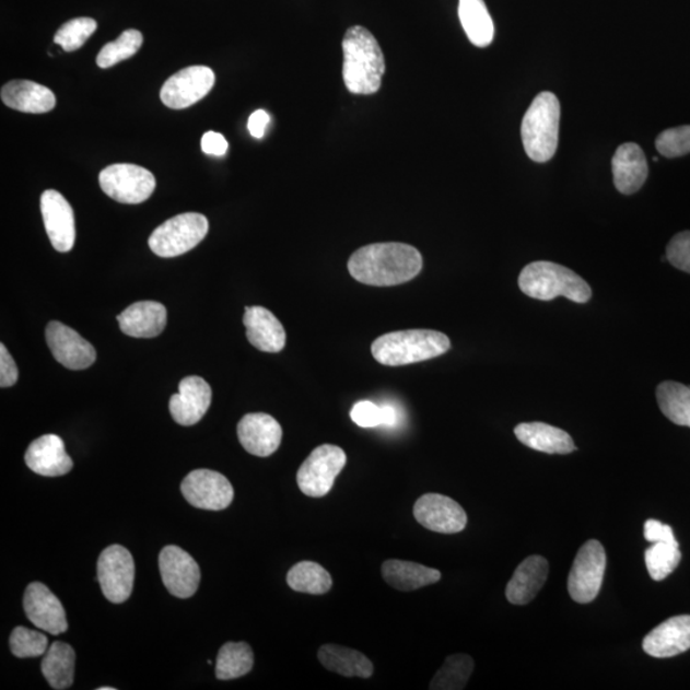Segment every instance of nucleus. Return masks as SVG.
<instances>
[{
	"label": "nucleus",
	"instance_id": "1",
	"mask_svg": "<svg viewBox=\"0 0 690 690\" xmlns=\"http://www.w3.org/2000/svg\"><path fill=\"white\" fill-rule=\"evenodd\" d=\"M422 267L419 249L398 242L362 247L348 261V270L358 282L374 286L407 283L420 274Z\"/></svg>",
	"mask_w": 690,
	"mask_h": 690
},
{
	"label": "nucleus",
	"instance_id": "2",
	"mask_svg": "<svg viewBox=\"0 0 690 690\" xmlns=\"http://www.w3.org/2000/svg\"><path fill=\"white\" fill-rule=\"evenodd\" d=\"M343 80L350 93L373 95L382 87L385 57L375 36L362 26L348 28L343 39Z\"/></svg>",
	"mask_w": 690,
	"mask_h": 690
},
{
	"label": "nucleus",
	"instance_id": "3",
	"mask_svg": "<svg viewBox=\"0 0 690 690\" xmlns=\"http://www.w3.org/2000/svg\"><path fill=\"white\" fill-rule=\"evenodd\" d=\"M451 350V339L435 330H404L378 337L371 351L384 366H406L443 355Z\"/></svg>",
	"mask_w": 690,
	"mask_h": 690
},
{
	"label": "nucleus",
	"instance_id": "4",
	"mask_svg": "<svg viewBox=\"0 0 690 690\" xmlns=\"http://www.w3.org/2000/svg\"><path fill=\"white\" fill-rule=\"evenodd\" d=\"M518 284L528 297L540 301H551L561 295L575 303H586L593 297L585 279L555 262L528 264L521 272Z\"/></svg>",
	"mask_w": 690,
	"mask_h": 690
},
{
	"label": "nucleus",
	"instance_id": "5",
	"mask_svg": "<svg viewBox=\"0 0 690 690\" xmlns=\"http://www.w3.org/2000/svg\"><path fill=\"white\" fill-rule=\"evenodd\" d=\"M560 103L549 91L537 95L522 122V140L529 159L546 163L557 153Z\"/></svg>",
	"mask_w": 690,
	"mask_h": 690
},
{
	"label": "nucleus",
	"instance_id": "6",
	"mask_svg": "<svg viewBox=\"0 0 690 690\" xmlns=\"http://www.w3.org/2000/svg\"><path fill=\"white\" fill-rule=\"evenodd\" d=\"M209 222L199 212H186L166 220L151 234V252L161 257H177L191 252L207 237Z\"/></svg>",
	"mask_w": 690,
	"mask_h": 690
},
{
	"label": "nucleus",
	"instance_id": "7",
	"mask_svg": "<svg viewBox=\"0 0 690 690\" xmlns=\"http://www.w3.org/2000/svg\"><path fill=\"white\" fill-rule=\"evenodd\" d=\"M346 465L347 454L341 447L330 444L316 447L299 469L300 490L309 498L328 495Z\"/></svg>",
	"mask_w": 690,
	"mask_h": 690
},
{
	"label": "nucleus",
	"instance_id": "8",
	"mask_svg": "<svg viewBox=\"0 0 690 690\" xmlns=\"http://www.w3.org/2000/svg\"><path fill=\"white\" fill-rule=\"evenodd\" d=\"M606 569L601 542L589 540L580 549L568 578L569 595L575 603L589 604L600 594Z\"/></svg>",
	"mask_w": 690,
	"mask_h": 690
},
{
	"label": "nucleus",
	"instance_id": "9",
	"mask_svg": "<svg viewBox=\"0 0 690 690\" xmlns=\"http://www.w3.org/2000/svg\"><path fill=\"white\" fill-rule=\"evenodd\" d=\"M103 191L120 203H141L153 195L156 187L154 174L133 164L106 166L98 176Z\"/></svg>",
	"mask_w": 690,
	"mask_h": 690
},
{
	"label": "nucleus",
	"instance_id": "10",
	"mask_svg": "<svg viewBox=\"0 0 690 690\" xmlns=\"http://www.w3.org/2000/svg\"><path fill=\"white\" fill-rule=\"evenodd\" d=\"M97 580L106 600L124 604L131 597L135 582V561L124 546L112 545L97 560Z\"/></svg>",
	"mask_w": 690,
	"mask_h": 690
},
{
	"label": "nucleus",
	"instance_id": "11",
	"mask_svg": "<svg viewBox=\"0 0 690 690\" xmlns=\"http://www.w3.org/2000/svg\"><path fill=\"white\" fill-rule=\"evenodd\" d=\"M182 494L199 510L219 512L233 502L232 483L222 473L210 469H196L180 484Z\"/></svg>",
	"mask_w": 690,
	"mask_h": 690
},
{
	"label": "nucleus",
	"instance_id": "12",
	"mask_svg": "<svg viewBox=\"0 0 690 690\" xmlns=\"http://www.w3.org/2000/svg\"><path fill=\"white\" fill-rule=\"evenodd\" d=\"M214 83L215 74L209 67H187L166 80L161 98L171 109H186L202 101L214 87Z\"/></svg>",
	"mask_w": 690,
	"mask_h": 690
},
{
	"label": "nucleus",
	"instance_id": "13",
	"mask_svg": "<svg viewBox=\"0 0 690 690\" xmlns=\"http://www.w3.org/2000/svg\"><path fill=\"white\" fill-rule=\"evenodd\" d=\"M159 569L169 594L179 598L192 597L199 589L201 572L199 564L178 546H165L159 555Z\"/></svg>",
	"mask_w": 690,
	"mask_h": 690
},
{
	"label": "nucleus",
	"instance_id": "14",
	"mask_svg": "<svg viewBox=\"0 0 690 690\" xmlns=\"http://www.w3.org/2000/svg\"><path fill=\"white\" fill-rule=\"evenodd\" d=\"M413 515L422 527L443 535L459 534L468 523L464 507L442 494L421 496L414 504Z\"/></svg>",
	"mask_w": 690,
	"mask_h": 690
},
{
	"label": "nucleus",
	"instance_id": "15",
	"mask_svg": "<svg viewBox=\"0 0 690 690\" xmlns=\"http://www.w3.org/2000/svg\"><path fill=\"white\" fill-rule=\"evenodd\" d=\"M49 350L68 370H85L96 361V351L80 334L59 321H51L45 331Z\"/></svg>",
	"mask_w": 690,
	"mask_h": 690
},
{
	"label": "nucleus",
	"instance_id": "16",
	"mask_svg": "<svg viewBox=\"0 0 690 690\" xmlns=\"http://www.w3.org/2000/svg\"><path fill=\"white\" fill-rule=\"evenodd\" d=\"M40 209L45 230L58 253H70L75 241L74 214L70 202L55 189L42 195Z\"/></svg>",
	"mask_w": 690,
	"mask_h": 690
},
{
	"label": "nucleus",
	"instance_id": "17",
	"mask_svg": "<svg viewBox=\"0 0 690 690\" xmlns=\"http://www.w3.org/2000/svg\"><path fill=\"white\" fill-rule=\"evenodd\" d=\"M26 617L43 631L59 635L68 631L66 611L58 597L40 582H34L25 590Z\"/></svg>",
	"mask_w": 690,
	"mask_h": 690
},
{
	"label": "nucleus",
	"instance_id": "18",
	"mask_svg": "<svg viewBox=\"0 0 690 690\" xmlns=\"http://www.w3.org/2000/svg\"><path fill=\"white\" fill-rule=\"evenodd\" d=\"M179 393L169 401L173 420L180 426H194L202 420L211 406L210 385L200 376H188L179 383Z\"/></svg>",
	"mask_w": 690,
	"mask_h": 690
},
{
	"label": "nucleus",
	"instance_id": "19",
	"mask_svg": "<svg viewBox=\"0 0 690 690\" xmlns=\"http://www.w3.org/2000/svg\"><path fill=\"white\" fill-rule=\"evenodd\" d=\"M242 446L256 457L267 458L274 454L282 443L283 429L267 413H248L237 428Z\"/></svg>",
	"mask_w": 690,
	"mask_h": 690
},
{
	"label": "nucleus",
	"instance_id": "20",
	"mask_svg": "<svg viewBox=\"0 0 690 690\" xmlns=\"http://www.w3.org/2000/svg\"><path fill=\"white\" fill-rule=\"evenodd\" d=\"M25 461L33 472L45 477L65 476L73 468L65 442L57 435H44L34 440L27 447Z\"/></svg>",
	"mask_w": 690,
	"mask_h": 690
},
{
	"label": "nucleus",
	"instance_id": "21",
	"mask_svg": "<svg viewBox=\"0 0 690 690\" xmlns=\"http://www.w3.org/2000/svg\"><path fill=\"white\" fill-rule=\"evenodd\" d=\"M643 650L656 658L685 654L690 650V616H679L664 621L643 640Z\"/></svg>",
	"mask_w": 690,
	"mask_h": 690
},
{
	"label": "nucleus",
	"instance_id": "22",
	"mask_svg": "<svg viewBox=\"0 0 690 690\" xmlns=\"http://www.w3.org/2000/svg\"><path fill=\"white\" fill-rule=\"evenodd\" d=\"M244 324L247 339L257 350L278 353L285 347V330L282 323L268 308L253 306L245 308Z\"/></svg>",
	"mask_w": 690,
	"mask_h": 690
},
{
	"label": "nucleus",
	"instance_id": "23",
	"mask_svg": "<svg viewBox=\"0 0 690 690\" xmlns=\"http://www.w3.org/2000/svg\"><path fill=\"white\" fill-rule=\"evenodd\" d=\"M613 184L620 194L633 195L639 192L648 177L647 159L636 143H624L613 155Z\"/></svg>",
	"mask_w": 690,
	"mask_h": 690
},
{
	"label": "nucleus",
	"instance_id": "24",
	"mask_svg": "<svg viewBox=\"0 0 690 690\" xmlns=\"http://www.w3.org/2000/svg\"><path fill=\"white\" fill-rule=\"evenodd\" d=\"M549 571V561L543 557L533 555L523 560L507 583V601L513 605H527L533 601L548 581Z\"/></svg>",
	"mask_w": 690,
	"mask_h": 690
},
{
	"label": "nucleus",
	"instance_id": "25",
	"mask_svg": "<svg viewBox=\"0 0 690 690\" xmlns=\"http://www.w3.org/2000/svg\"><path fill=\"white\" fill-rule=\"evenodd\" d=\"M166 308L154 301L136 302L118 315L119 328L132 338H155L166 326Z\"/></svg>",
	"mask_w": 690,
	"mask_h": 690
},
{
	"label": "nucleus",
	"instance_id": "26",
	"mask_svg": "<svg viewBox=\"0 0 690 690\" xmlns=\"http://www.w3.org/2000/svg\"><path fill=\"white\" fill-rule=\"evenodd\" d=\"M2 102L14 110L43 114L55 109L57 98L50 89L33 81L20 80L3 86Z\"/></svg>",
	"mask_w": 690,
	"mask_h": 690
},
{
	"label": "nucleus",
	"instance_id": "27",
	"mask_svg": "<svg viewBox=\"0 0 690 690\" xmlns=\"http://www.w3.org/2000/svg\"><path fill=\"white\" fill-rule=\"evenodd\" d=\"M514 434L522 444L537 452L565 455L577 451L568 432L548 423H521L514 429Z\"/></svg>",
	"mask_w": 690,
	"mask_h": 690
},
{
	"label": "nucleus",
	"instance_id": "28",
	"mask_svg": "<svg viewBox=\"0 0 690 690\" xmlns=\"http://www.w3.org/2000/svg\"><path fill=\"white\" fill-rule=\"evenodd\" d=\"M382 573L383 578L390 587L404 590V593L435 585L442 580V573L437 569L397 559L386 560L382 566Z\"/></svg>",
	"mask_w": 690,
	"mask_h": 690
},
{
	"label": "nucleus",
	"instance_id": "29",
	"mask_svg": "<svg viewBox=\"0 0 690 690\" xmlns=\"http://www.w3.org/2000/svg\"><path fill=\"white\" fill-rule=\"evenodd\" d=\"M317 656L325 669L343 675L346 678L373 677L374 664L360 651L341 647L338 644H324L318 650Z\"/></svg>",
	"mask_w": 690,
	"mask_h": 690
},
{
	"label": "nucleus",
	"instance_id": "30",
	"mask_svg": "<svg viewBox=\"0 0 690 690\" xmlns=\"http://www.w3.org/2000/svg\"><path fill=\"white\" fill-rule=\"evenodd\" d=\"M458 13L469 42L479 48L489 47L495 27L483 0H459Z\"/></svg>",
	"mask_w": 690,
	"mask_h": 690
},
{
	"label": "nucleus",
	"instance_id": "31",
	"mask_svg": "<svg viewBox=\"0 0 690 690\" xmlns=\"http://www.w3.org/2000/svg\"><path fill=\"white\" fill-rule=\"evenodd\" d=\"M75 654L70 644L55 642L45 652L42 671L52 689L71 688L74 679Z\"/></svg>",
	"mask_w": 690,
	"mask_h": 690
},
{
	"label": "nucleus",
	"instance_id": "32",
	"mask_svg": "<svg viewBox=\"0 0 690 690\" xmlns=\"http://www.w3.org/2000/svg\"><path fill=\"white\" fill-rule=\"evenodd\" d=\"M286 583L295 593L325 595L332 587L331 575L315 561H301L286 574Z\"/></svg>",
	"mask_w": 690,
	"mask_h": 690
},
{
	"label": "nucleus",
	"instance_id": "33",
	"mask_svg": "<svg viewBox=\"0 0 690 690\" xmlns=\"http://www.w3.org/2000/svg\"><path fill=\"white\" fill-rule=\"evenodd\" d=\"M254 667V652L246 642H227L217 658V678L233 680L245 677Z\"/></svg>",
	"mask_w": 690,
	"mask_h": 690
},
{
	"label": "nucleus",
	"instance_id": "34",
	"mask_svg": "<svg viewBox=\"0 0 690 690\" xmlns=\"http://www.w3.org/2000/svg\"><path fill=\"white\" fill-rule=\"evenodd\" d=\"M656 397L662 412L675 424L690 428V388L665 382L657 386Z\"/></svg>",
	"mask_w": 690,
	"mask_h": 690
},
{
	"label": "nucleus",
	"instance_id": "35",
	"mask_svg": "<svg viewBox=\"0 0 690 690\" xmlns=\"http://www.w3.org/2000/svg\"><path fill=\"white\" fill-rule=\"evenodd\" d=\"M475 669L471 656L465 654L452 655L432 679L431 690H460L467 687V682Z\"/></svg>",
	"mask_w": 690,
	"mask_h": 690
},
{
	"label": "nucleus",
	"instance_id": "36",
	"mask_svg": "<svg viewBox=\"0 0 690 690\" xmlns=\"http://www.w3.org/2000/svg\"><path fill=\"white\" fill-rule=\"evenodd\" d=\"M650 577L656 582L664 581L678 568L681 560L679 545L657 542L644 553Z\"/></svg>",
	"mask_w": 690,
	"mask_h": 690
},
{
	"label": "nucleus",
	"instance_id": "37",
	"mask_svg": "<svg viewBox=\"0 0 690 690\" xmlns=\"http://www.w3.org/2000/svg\"><path fill=\"white\" fill-rule=\"evenodd\" d=\"M142 43V34L138 30H127L116 42L104 45L96 57V65L105 70L124 62L140 50Z\"/></svg>",
	"mask_w": 690,
	"mask_h": 690
},
{
	"label": "nucleus",
	"instance_id": "38",
	"mask_svg": "<svg viewBox=\"0 0 690 690\" xmlns=\"http://www.w3.org/2000/svg\"><path fill=\"white\" fill-rule=\"evenodd\" d=\"M96 21L89 17H80L66 22L55 36V43L66 51L79 50L90 36L96 32Z\"/></svg>",
	"mask_w": 690,
	"mask_h": 690
},
{
	"label": "nucleus",
	"instance_id": "39",
	"mask_svg": "<svg viewBox=\"0 0 690 690\" xmlns=\"http://www.w3.org/2000/svg\"><path fill=\"white\" fill-rule=\"evenodd\" d=\"M48 643L47 635L25 627L14 628L10 636L12 654L20 658L45 655V652L49 648Z\"/></svg>",
	"mask_w": 690,
	"mask_h": 690
},
{
	"label": "nucleus",
	"instance_id": "40",
	"mask_svg": "<svg viewBox=\"0 0 690 690\" xmlns=\"http://www.w3.org/2000/svg\"><path fill=\"white\" fill-rule=\"evenodd\" d=\"M656 149L665 157H679L690 153V126L670 128L658 135Z\"/></svg>",
	"mask_w": 690,
	"mask_h": 690
},
{
	"label": "nucleus",
	"instance_id": "41",
	"mask_svg": "<svg viewBox=\"0 0 690 690\" xmlns=\"http://www.w3.org/2000/svg\"><path fill=\"white\" fill-rule=\"evenodd\" d=\"M666 260L669 261L674 268L690 274V232H681L677 234L667 245Z\"/></svg>",
	"mask_w": 690,
	"mask_h": 690
},
{
	"label": "nucleus",
	"instance_id": "42",
	"mask_svg": "<svg viewBox=\"0 0 690 690\" xmlns=\"http://www.w3.org/2000/svg\"><path fill=\"white\" fill-rule=\"evenodd\" d=\"M352 421L363 429H374L384 426V406L378 407L370 400H362L355 404L351 412Z\"/></svg>",
	"mask_w": 690,
	"mask_h": 690
},
{
	"label": "nucleus",
	"instance_id": "43",
	"mask_svg": "<svg viewBox=\"0 0 690 690\" xmlns=\"http://www.w3.org/2000/svg\"><path fill=\"white\" fill-rule=\"evenodd\" d=\"M644 538L651 543L666 542L679 545L677 538L674 536L673 528L656 519H648L644 523Z\"/></svg>",
	"mask_w": 690,
	"mask_h": 690
},
{
	"label": "nucleus",
	"instance_id": "44",
	"mask_svg": "<svg viewBox=\"0 0 690 690\" xmlns=\"http://www.w3.org/2000/svg\"><path fill=\"white\" fill-rule=\"evenodd\" d=\"M19 381V370L11 353L4 344H0V386L11 388Z\"/></svg>",
	"mask_w": 690,
	"mask_h": 690
},
{
	"label": "nucleus",
	"instance_id": "45",
	"mask_svg": "<svg viewBox=\"0 0 690 690\" xmlns=\"http://www.w3.org/2000/svg\"><path fill=\"white\" fill-rule=\"evenodd\" d=\"M227 141L223 135L217 132H207L202 136L201 149L204 154L214 156H224L226 154Z\"/></svg>",
	"mask_w": 690,
	"mask_h": 690
},
{
	"label": "nucleus",
	"instance_id": "46",
	"mask_svg": "<svg viewBox=\"0 0 690 690\" xmlns=\"http://www.w3.org/2000/svg\"><path fill=\"white\" fill-rule=\"evenodd\" d=\"M269 122L270 116L267 112L262 109L256 110L248 119V131L255 139H262Z\"/></svg>",
	"mask_w": 690,
	"mask_h": 690
},
{
	"label": "nucleus",
	"instance_id": "47",
	"mask_svg": "<svg viewBox=\"0 0 690 690\" xmlns=\"http://www.w3.org/2000/svg\"><path fill=\"white\" fill-rule=\"evenodd\" d=\"M114 688H109V687H104V688H98V690H113Z\"/></svg>",
	"mask_w": 690,
	"mask_h": 690
}]
</instances>
